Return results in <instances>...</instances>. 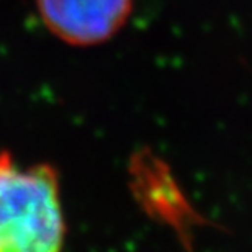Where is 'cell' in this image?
Returning <instances> with one entry per match:
<instances>
[{
    "label": "cell",
    "mask_w": 252,
    "mask_h": 252,
    "mask_svg": "<svg viewBox=\"0 0 252 252\" xmlns=\"http://www.w3.org/2000/svg\"><path fill=\"white\" fill-rule=\"evenodd\" d=\"M64 234L56 172L0 154V252H63Z\"/></svg>",
    "instance_id": "6da1fadb"
},
{
    "label": "cell",
    "mask_w": 252,
    "mask_h": 252,
    "mask_svg": "<svg viewBox=\"0 0 252 252\" xmlns=\"http://www.w3.org/2000/svg\"><path fill=\"white\" fill-rule=\"evenodd\" d=\"M39 15L53 34L74 46H92L120 32L133 0H36Z\"/></svg>",
    "instance_id": "7a4b0ae2"
}]
</instances>
